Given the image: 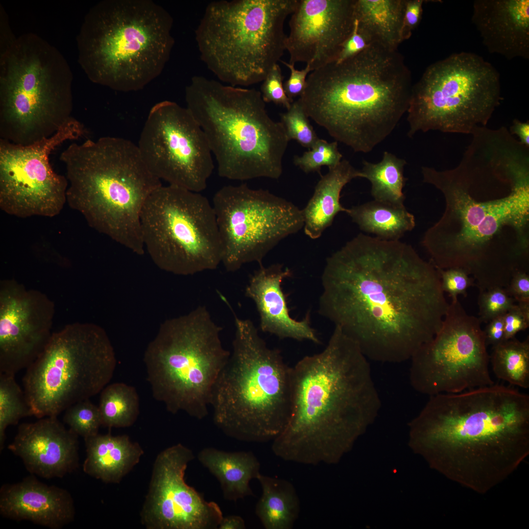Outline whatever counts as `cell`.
I'll return each instance as SVG.
<instances>
[{
  "label": "cell",
  "instance_id": "cell-7",
  "mask_svg": "<svg viewBox=\"0 0 529 529\" xmlns=\"http://www.w3.org/2000/svg\"><path fill=\"white\" fill-rule=\"evenodd\" d=\"M173 20L150 0H104L86 15L77 37L78 62L90 80L137 91L159 76L174 43Z\"/></svg>",
  "mask_w": 529,
  "mask_h": 529
},
{
  "label": "cell",
  "instance_id": "cell-40",
  "mask_svg": "<svg viewBox=\"0 0 529 529\" xmlns=\"http://www.w3.org/2000/svg\"><path fill=\"white\" fill-rule=\"evenodd\" d=\"M479 291L478 318L481 323H488L504 315L516 302L503 288L496 287Z\"/></svg>",
  "mask_w": 529,
  "mask_h": 529
},
{
  "label": "cell",
  "instance_id": "cell-8",
  "mask_svg": "<svg viewBox=\"0 0 529 529\" xmlns=\"http://www.w3.org/2000/svg\"><path fill=\"white\" fill-rule=\"evenodd\" d=\"M185 99L205 134L220 177H280L289 140L282 123L269 116L260 91L195 75L186 88Z\"/></svg>",
  "mask_w": 529,
  "mask_h": 529
},
{
  "label": "cell",
  "instance_id": "cell-38",
  "mask_svg": "<svg viewBox=\"0 0 529 529\" xmlns=\"http://www.w3.org/2000/svg\"><path fill=\"white\" fill-rule=\"evenodd\" d=\"M287 110L280 114V122L289 140H295L303 147L311 149L319 138L299 100L293 102Z\"/></svg>",
  "mask_w": 529,
  "mask_h": 529
},
{
  "label": "cell",
  "instance_id": "cell-14",
  "mask_svg": "<svg viewBox=\"0 0 529 529\" xmlns=\"http://www.w3.org/2000/svg\"><path fill=\"white\" fill-rule=\"evenodd\" d=\"M501 100L500 75L480 56L461 52L430 65L412 85L408 136L473 134L485 127Z\"/></svg>",
  "mask_w": 529,
  "mask_h": 529
},
{
  "label": "cell",
  "instance_id": "cell-43",
  "mask_svg": "<svg viewBox=\"0 0 529 529\" xmlns=\"http://www.w3.org/2000/svg\"><path fill=\"white\" fill-rule=\"evenodd\" d=\"M505 340L512 338L529 326V302H518L504 315Z\"/></svg>",
  "mask_w": 529,
  "mask_h": 529
},
{
  "label": "cell",
  "instance_id": "cell-4",
  "mask_svg": "<svg viewBox=\"0 0 529 529\" xmlns=\"http://www.w3.org/2000/svg\"><path fill=\"white\" fill-rule=\"evenodd\" d=\"M412 84L401 54L376 44L312 72L298 99L308 118L354 151L368 153L407 112Z\"/></svg>",
  "mask_w": 529,
  "mask_h": 529
},
{
  "label": "cell",
  "instance_id": "cell-16",
  "mask_svg": "<svg viewBox=\"0 0 529 529\" xmlns=\"http://www.w3.org/2000/svg\"><path fill=\"white\" fill-rule=\"evenodd\" d=\"M212 205L222 246L221 263L228 272L249 263L262 264L281 240L304 225L302 210L292 202L246 184L222 187Z\"/></svg>",
  "mask_w": 529,
  "mask_h": 529
},
{
  "label": "cell",
  "instance_id": "cell-3",
  "mask_svg": "<svg viewBox=\"0 0 529 529\" xmlns=\"http://www.w3.org/2000/svg\"><path fill=\"white\" fill-rule=\"evenodd\" d=\"M291 385L289 419L271 446L286 461L337 462L382 406L368 359L337 327L321 352L291 367Z\"/></svg>",
  "mask_w": 529,
  "mask_h": 529
},
{
  "label": "cell",
  "instance_id": "cell-18",
  "mask_svg": "<svg viewBox=\"0 0 529 529\" xmlns=\"http://www.w3.org/2000/svg\"><path fill=\"white\" fill-rule=\"evenodd\" d=\"M86 133L72 118L55 134L28 145L0 139V207L20 217H53L67 202L68 182L56 173L49 162L51 153L68 140Z\"/></svg>",
  "mask_w": 529,
  "mask_h": 529
},
{
  "label": "cell",
  "instance_id": "cell-17",
  "mask_svg": "<svg viewBox=\"0 0 529 529\" xmlns=\"http://www.w3.org/2000/svg\"><path fill=\"white\" fill-rule=\"evenodd\" d=\"M481 323L457 299L452 300L438 332L410 359L409 379L414 389L431 396L494 384Z\"/></svg>",
  "mask_w": 529,
  "mask_h": 529
},
{
  "label": "cell",
  "instance_id": "cell-28",
  "mask_svg": "<svg viewBox=\"0 0 529 529\" xmlns=\"http://www.w3.org/2000/svg\"><path fill=\"white\" fill-rule=\"evenodd\" d=\"M87 474L106 482L118 483L139 461L144 451L126 435L97 434L84 439Z\"/></svg>",
  "mask_w": 529,
  "mask_h": 529
},
{
  "label": "cell",
  "instance_id": "cell-35",
  "mask_svg": "<svg viewBox=\"0 0 529 529\" xmlns=\"http://www.w3.org/2000/svg\"><path fill=\"white\" fill-rule=\"evenodd\" d=\"M98 407L102 425L109 428L127 427L135 423L139 414V397L134 387L114 383L102 390Z\"/></svg>",
  "mask_w": 529,
  "mask_h": 529
},
{
  "label": "cell",
  "instance_id": "cell-50",
  "mask_svg": "<svg viewBox=\"0 0 529 529\" xmlns=\"http://www.w3.org/2000/svg\"><path fill=\"white\" fill-rule=\"evenodd\" d=\"M218 529H245L246 526L243 519L239 515H228L223 517Z\"/></svg>",
  "mask_w": 529,
  "mask_h": 529
},
{
  "label": "cell",
  "instance_id": "cell-29",
  "mask_svg": "<svg viewBox=\"0 0 529 529\" xmlns=\"http://www.w3.org/2000/svg\"><path fill=\"white\" fill-rule=\"evenodd\" d=\"M197 458L217 480L226 500L235 502L254 496L250 482L261 473V465L253 452L206 447L198 453Z\"/></svg>",
  "mask_w": 529,
  "mask_h": 529
},
{
  "label": "cell",
  "instance_id": "cell-1",
  "mask_svg": "<svg viewBox=\"0 0 529 529\" xmlns=\"http://www.w3.org/2000/svg\"><path fill=\"white\" fill-rule=\"evenodd\" d=\"M320 314L367 359L410 360L448 309L439 272L409 244L361 233L326 259Z\"/></svg>",
  "mask_w": 529,
  "mask_h": 529
},
{
  "label": "cell",
  "instance_id": "cell-39",
  "mask_svg": "<svg viewBox=\"0 0 529 529\" xmlns=\"http://www.w3.org/2000/svg\"><path fill=\"white\" fill-rule=\"evenodd\" d=\"M337 142L329 143L319 139L314 145L301 156L294 157L293 163L304 172H319L322 166L329 168L337 165L342 160Z\"/></svg>",
  "mask_w": 529,
  "mask_h": 529
},
{
  "label": "cell",
  "instance_id": "cell-10",
  "mask_svg": "<svg viewBox=\"0 0 529 529\" xmlns=\"http://www.w3.org/2000/svg\"><path fill=\"white\" fill-rule=\"evenodd\" d=\"M73 76L54 46L28 33L0 57V137L28 145L50 137L73 117Z\"/></svg>",
  "mask_w": 529,
  "mask_h": 529
},
{
  "label": "cell",
  "instance_id": "cell-27",
  "mask_svg": "<svg viewBox=\"0 0 529 529\" xmlns=\"http://www.w3.org/2000/svg\"><path fill=\"white\" fill-rule=\"evenodd\" d=\"M363 178L361 170L356 169L346 159L329 168L317 183L313 194L302 210L304 231L311 239H318L330 227L339 212L347 213L348 209L340 202L341 192L352 179Z\"/></svg>",
  "mask_w": 529,
  "mask_h": 529
},
{
  "label": "cell",
  "instance_id": "cell-32",
  "mask_svg": "<svg viewBox=\"0 0 529 529\" xmlns=\"http://www.w3.org/2000/svg\"><path fill=\"white\" fill-rule=\"evenodd\" d=\"M347 214L359 228L386 240H397L415 226L414 216L405 205L375 200L348 209Z\"/></svg>",
  "mask_w": 529,
  "mask_h": 529
},
{
  "label": "cell",
  "instance_id": "cell-22",
  "mask_svg": "<svg viewBox=\"0 0 529 529\" xmlns=\"http://www.w3.org/2000/svg\"><path fill=\"white\" fill-rule=\"evenodd\" d=\"M356 0H297L289 24V62L311 72L335 62L355 23Z\"/></svg>",
  "mask_w": 529,
  "mask_h": 529
},
{
  "label": "cell",
  "instance_id": "cell-46",
  "mask_svg": "<svg viewBox=\"0 0 529 529\" xmlns=\"http://www.w3.org/2000/svg\"><path fill=\"white\" fill-rule=\"evenodd\" d=\"M505 289L517 303L529 302V276L527 271H515Z\"/></svg>",
  "mask_w": 529,
  "mask_h": 529
},
{
  "label": "cell",
  "instance_id": "cell-37",
  "mask_svg": "<svg viewBox=\"0 0 529 529\" xmlns=\"http://www.w3.org/2000/svg\"><path fill=\"white\" fill-rule=\"evenodd\" d=\"M65 410L64 422L77 435L85 439L98 434L102 425L99 409L89 399L77 402Z\"/></svg>",
  "mask_w": 529,
  "mask_h": 529
},
{
  "label": "cell",
  "instance_id": "cell-6",
  "mask_svg": "<svg viewBox=\"0 0 529 529\" xmlns=\"http://www.w3.org/2000/svg\"><path fill=\"white\" fill-rule=\"evenodd\" d=\"M68 182L67 202L92 228L143 254L141 218L149 195L162 185L137 145L105 136L71 144L60 154Z\"/></svg>",
  "mask_w": 529,
  "mask_h": 529
},
{
  "label": "cell",
  "instance_id": "cell-19",
  "mask_svg": "<svg viewBox=\"0 0 529 529\" xmlns=\"http://www.w3.org/2000/svg\"><path fill=\"white\" fill-rule=\"evenodd\" d=\"M151 172L168 185L200 192L214 169L205 134L186 107L165 100L151 109L137 145Z\"/></svg>",
  "mask_w": 529,
  "mask_h": 529
},
{
  "label": "cell",
  "instance_id": "cell-30",
  "mask_svg": "<svg viewBox=\"0 0 529 529\" xmlns=\"http://www.w3.org/2000/svg\"><path fill=\"white\" fill-rule=\"evenodd\" d=\"M406 0H356L358 31L369 44L397 50L402 42V26Z\"/></svg>",
  "mask_w": 529,
  "mask_h": 529
},
{
  "label": "cell",
  "instance_id": "cell-12",
  "mask_svg": "<svg viewBox=\"0 0 529 529\" xmlns=\"http://www.w3.org/2000/svg\"><path fill=\"white\" fill-rule=\"evenodd\" d=\"M222 328L205 306L167 321L145 352L153 397L168 411L199 420L207 416L213 386L230 356Z\"/></svg>",
  "mask_w": 529,
  "mask_h": 529
},
{
  "label": "cell",
  "instance_id": "cell-13",
  "mask_svg": "<svg viewBox=\"0 0 529 529\" xmlns=\"http://www.w3.org/2000/svg\"><path fill=\"white\" fill-rule=\"evenodd\" d=\"M116 363L108 336L97 325L74 322L53 332L23 379L32 415L57 416L96 395L112 378Z\"/></svg>",
  "mask_w": 529,
  "mask_h": 529
},
{
  "label": "cell",
  "instance_id": "cell-20",
  "mask_svg": "<svg viewBox=\"0 0 529 529\" xmlns=\"http://www.w3.org/2000/svg\"><path fill=\"white\" fill-rule=\"evenodd\" d=\"M194 458L192 451L181 443L158 455L141 512L147 529H218L223 517L219 506L185 482V471Z\"/></svg>",
  "mask_w": 529,
  "mask_h": 529
},
{
  "label": "cell",
  "instance_id": "cell-31",
  "mask_svg": "<svg viewBox=\"0 0 529 529\" xmlns=\"http://www.w3.org/2000/svg\"><path fill=\"white\" fill-rule=\"evenodd\" d=\"M257 480L262 495L255 513L265 529H291L300 512V502L289 481L260 473Z\"/></svg>",
  "mask_w": 529,
  "mask_h": 529
},
{
  "label": "cell",
  "instance_id": "cell-42",
  "mask_svg": "<svg viewBox=\"0 0 529 529\" xmlns=\"http://www.w3.org/2000/svg\"><path fill=\"white\" fill-rule=\"evenodd\" d=\"M437 269L440 275L442 289L450 294L452 300H457L459 294L466 296L468 289L474 286L473 280L462 268Z\"/></svg>",
  "mask_w": 529,
  "mask_h": 529
},
{
  "label": "cell",
  "instance_id": "cell-45",
  "mask_svg": "<svg viewBox=\"0 0 529 529\" xmlns=\"http://www.w3.org/2000/svg\"><path fill=\"white\" fill-rule=\"evenodd\" d=\"M290 71L289 78L284 83V88L288 97L293 100V98L301 96L303 93L306 85L307 75L311 72L307 66L302 70H298L294 65L281 61Z\"/></svg>",
  "mask_w": 529,
  "mask_h": 529
},
{
  "label": "cell",
  "instance_id": "cell-48",
  "mask_svg": "<svg viewBox=\"0 0 529 529\" xmlns=\"http://www.w3.org/2000/svg\"><path fill=\"white\" fill-rule=\"evenodd\" d=\"M504 315L492 319L483 330L487 346L493 347L505 340Z\"/></svg>",
  "mask_w": 529,
  "mask_h": 529
},
{
  "label": "cell",
  "instance_id": "cell-47",
  "mask_svg": "<svg viewBox=\"0 0 529 529\" xmlns=\"http://www.w3.org/2000/svg\"><path fill=\"white\" fill-rule=\"evenodd\" d=\"M369 45L365 38L359 33L357 23L355 19L353 30L343 44L335 62L340 63L357 55L364 49Z\"/></svg>",
  "mask_w": 529,
  "mask_h": 529
},
{
  "label": "cell",
  "instance_id": "cell-21",
  "mask_svg": "<svg viewBox=\"0 0 529 529\" xmlns=\"http://www.w3.org/2000/svg\"><path fill=\"white\" fill-rule=\"evenodd\" d=\"M53 302L14 279L0 282V373L15 374L39 356L53 332Z\"/></svg>",
  "mask_w": 529,
  "mask_h": 529
},
{
  "label": "cell",
  "instance_id": "cell-5",
  "mask_svg": "<svg viewBox=\"0 0 529 529\" xmlns=\"http://www.w3.org/2000/svg\"><path fill=\"white\" fill-rule=\"evenodd\" d=\"M423 181L433 185L445 198L444 212L425 232L422 243L437 268H461L477 280L479 289L499 284L511 260L498 252L492 240L509 227L519 246L527 250L529 176L523 177L507 194L487 198L467 177L454 169L423 167Z\"/></svg>",
  "mask_w": 529,
  "mask_h": 529
},
{
  "label": "cell",
  "instance_id": "cell-25",
  "mask_svg": "<svg viewBox=\"0 0 529 529\" xmlns=\"http://www.w3.org/2000/svg\"><path fill=\"white\" fill-rule=\"evenodd\" d=\"M472 22L488 51L529 58V0H476Z\"/></svg>",
  "mask_w": 529,
  "mask_h": 529
},
{
  "label": "cell",
  "instance_id": "cell-23",
  "mask_svg": "<svg viewBox=\"0 0 529 529\" xmlns=\"http://www.w3.org/2000/svg\"><path fill=\"white\" fill-rule=\"evenodd\" d=\"M19 425L8 449L30 473L44 478L61 477L78 465L77 435L57 416Z\"/></svg>",
  "mask_w": 529,
  "mask_h": 529
},
{
  "label": "cell",
  "instance_id": "cell-9",
  "mask_svg": "<svg viewBox=\"0 0 529 529\" xmlns=\"http://www.w3.org/2000/svg\"><path fill=\"white\" fill-rule=\"evenodd\" d=\"M232 351L213 386L210 407L215 424L239 441H273L289 419L291 367L280 352L269 348L254 323L233 308Z\"/></svg>",
  "mask_w": 529,
  "mask_h": 529
},
{
  "label": "cell",
  "instance_id": "cell-2",
  "mask_svg": "<svg viewBox=\"0 0 529 529\" xmlns=\"http://www.w3.org/2000/svg\"><path fill=\"white\" fill-rule=\"evenodd\" d=\"M430 399L412 442L448 478L485 494L529 455V395L499 383Z\"/></svg>",
  "mask_w": 529,
  "mask_h": 529
},
{
  "label": "cell",
  "instance_id": "cell-34",
  "mask_svg": "<svg viewBox=\"0 0 529 529\" xmlns=\"http://www.w3.org/2000/svg\"><path fill=\"white\" fill-rule=\"evenodd\" d=\"M489 362L495 376L510 385L529 388V338L515 337L493 346Z\"/></svg>",
  "mask_w": 529,
  "mask_h": 529
},
{
  "label": "cell",
  "instance_id": "cell-26",
  "mask_svg": "<svg viewBox=\"0 0 529 529\" xmlns=\"http://www.w3.org/2000/svg\"><path fill=\"white\" fill-rule=\"evenodd\" d=\"M0 512L13 520H28L58 529L72 521L75 510L67 491L27 478L1 487Z\"/></svg>",
  "mask_w": 529,
  "mask_h": 529
},
{
  "label": "cell",
  "instance_id": "cell-33",
  "mask_svg": "<svg viewBox=\"0 0 529 529\" xmlns=\"http://www.w3.org/2000/svg\"><path fill=\"white\" fill-rule=\"evenodd\" d=\"M406 164L405 159L387 151H384L382 160L377 163L363 161L361 171L363 178L371 184V193L374 200L404 205L403 189L407 180L404 175Z\"/></svg>",
  "mask_w": 529,
  "mask_h": 529
},
{
  "label": "cell",
  "instance_id": "cell-36",
  "mask_svg": "<svg viewBox=\"0 0 529 529\" xmlns=\"http://www.w3.org/2000/svg\"><path fill=\"white\" fill-rule=\"evenodd\" d=\"M32 412L22 390L17 383L15 375L0 373V445L2 449L5 431L17 424Z\"/></svg>",
  "mask_w": 529,
  "mask_h": 529
},
{
  "label": "cell",
  "instance_id": "cell-24",
  "mask_svg": "<svg viewBox=\"0 0 529 529\" xmlns=\"http://www.w3.org/2000/svg\"><path fill=\"white\" fill-rule=\"evenodd\" d=\"M292 275L291 270L288 267L284 268L281 264L267 267L260 265L249 278L245 295L255 303L262 331L281 339L306 340L318 344L320 340L311 325L309 314L301 320L290 315L282 284L284 279Z\"/></svg>",
  "mask_w": 529,
  "mask_h": 529
},
{
  "label": "cell",
  "instance_id": "cell-11",
  "mask_svg": "<svg viewBox=\"0 0 529 529\" xmlns=\"http://www.w3.org/2000/svg\"><path fill=\"white\" fill-rule=\"evenodd\" d=\"M297 0H216L195 31L201 60L222 83L263 81L286 49L284 24Z\"/></svg>",
  "mask_w": 529,
  "mask_h": 529
},
{
  "label": "cell",
  "instance_id": "cell-15",
  "mask_svg": "<svg viewBox=\"0 0 529 529\" xmlns=\"http://www.w3.org/2000/svg\"><path fill=\"white\" fill-rule=\"evenodd\" d=\"M141 222L144 249L162 269L189 275L215 270L221 263L214 209L200 192L161 186L147 198Z\"/></svg>",
  "mask_w": 529,
  "mask_h": 529
},
{
  "label": "cell",
  "instance_id": "cell-41",
  "mask_svg": "<svg viewBox=\"0 0 529 529\" xmlns=\"http://www.w3.org/2000/svg\"><path fill=\"white\" fill-rule=\"evenodd\" d=\"M282 71L278 64L274 65L270 69L261 87V93L265 103L273 102L289 109L293 100L287 96L283 81Z\"/></svg>",
  "mask_w": 529,
  "mask_h": 529
},
{
  "label": "cell",
  "instance_id": "cell-49",
  "mask_svg": "<svg viewBox=\"0 0 529 529\" xmlns=\"http://www.w3.org/2000/svg\"><path fill=\"white\" fill-rule=\"evenodd\" d=\"M512 134L517 136L520 143L527 148L529 146V123L528 122H522L518 120H514L510 128Z\"/></svg>",
  "mask_w": 529,
  "mask_h": 529
},
{
  "label": "cell",
  "instance_id": "cell-44",
  "mask_svg": "<svg viewBox=\"0 0 529 529\" xmlns=\"http://www.w3.org/2000/svg\"><path fill=\"white\" fill-rule=\"evenodd\" d=\"M424 1V0H406L402 26V42L410 38L420 22Z\"/></svg>",
  "mask_w": 529,
  "mask_h": 529
}]
</instances>
